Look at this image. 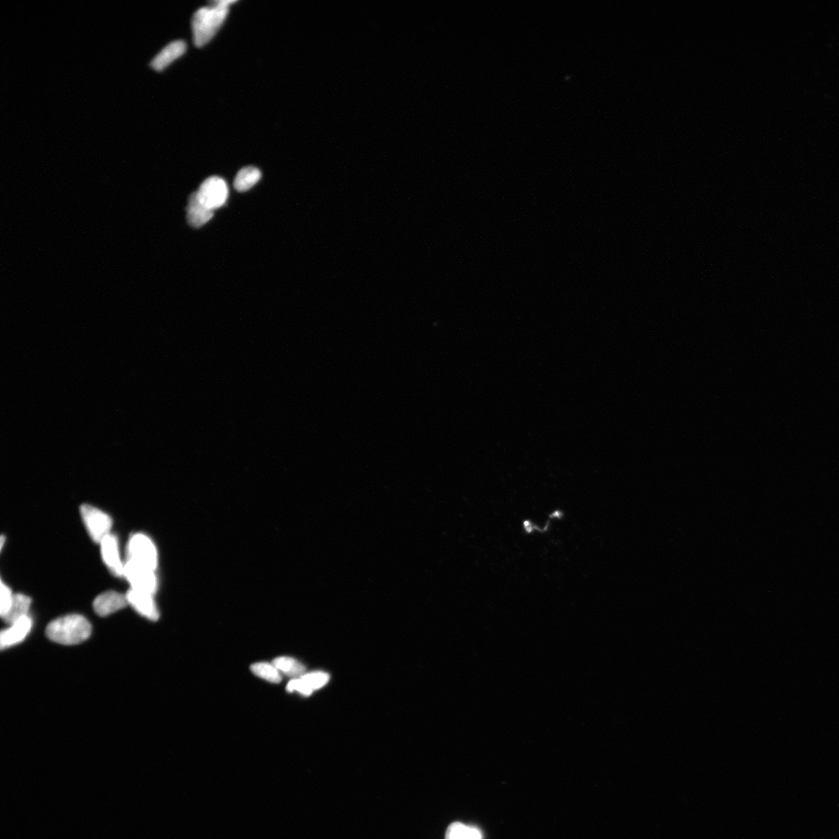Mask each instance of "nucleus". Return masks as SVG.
Returning <instances> with one entry per match:
<instances>
[{"label": "nucleus", "instance_id": "1", "mask_svg": "<svg viewBox=\"0 0 839 839\" xmlns=\"http://www.w3.org/2000/svg\"><path fill=\"white\" fill-rule=\"evenodd\" d=\"M235 0L216 1L215 6H205L196 11L192 19L194 42L202 47L215 36L229 14V5Z\"/></svg>", "mask_w": 839, "mask_h": 839}, {"label": "nucleus", "instance_id": "2", "mask_svg": "<svg viewBox=\"0 0 839 839\" xmlns=\"http://www.w3.org/2000/svg\"><path fill=\"white\" fill-rule=\"evenodd\" d=\"M92 627L83 615L70 614L51 621L46 628V636L51 641L64 645H79L90 637Z\"/></svg>", "mask_w": 839, "mask_h": 839}, {"label": "nucleus", "instance_id": "3", "mask_svg": "<svg viewBox=\"0 0 839 839\" xmlns=\"http://www.w3.org/2000/svg\"><path fill=\"white\" fill-rule=\"evenodd\" d=\"M127 560L156 570L158 555L153 541L144 533L132 535L127 545Z\"/></svg>", "mask_w": 839, "mask_h": 839}, {"label": "nucleus", "instance_id": "4", "mask_svg": "<svg viewBox=\"0 0 839 839\" xmlns=\"http://www.w3.org/2000/svg\"><path fill=\"white\" fill-rule=\"evenodd\" d=\"M84 523L92 540L97 543L111 534L112 520L109 515L89 505L80 507Z\"/></svg>", "mask_w": 839, "mask_h": 839}, {"label": "nucleus", "instance_id": "5", "mask_svg": "<svg viewBox=\"0 0 839 839\" xmlns=\"http://www.w3.org/2000/svg\"><path fill=\"white\" fill-rule=\"evenodd\" d=\"M124 577L134 590L154 595L157 590V577L155 570L126 561Z\"/></svg>", "mask_w": 839, "mask_h": 839}, {"label": "nucleus", "instance_id": "6", "mask_svg": "<svg viewBox=\"0 0 839 839\" xmlns=\"http://www.w3.org/2000/svg\"><path fill=\"white\" fill-rule=\"evenodd\" d=\"M201 202L209 209H219L226 203L229 190L222 178L213 176L205 180L197 192Z\"/></svg>", "mask_w": 839, "mask_h": 839}, {"label": "nucleus", "instance_id": "7", "mask_svg": "<svg viewBox=\"0 0 839 839\" xmlns=\"http://www.w3.org/2000/svg\"><path fill=\"white\" fill-rule=\"evenodd\" d=\"M100 544L103 560L110 572L116 577H124L126 564L123 563L120 557L117 537L110 534Z\"/></svg>", "mask_w": 839, "mask_h": 839}, {"label": "nucleus", "instance_id": "8", "mask_svg": "<svg viewBox=\"0 0 839 839\" xmlns=\"http://www.w3.org/2000/svg\"><path fill=\"white\" fill-rule=\"evenodd\" d=\"M128 603L142 617L152 621L159 619V612L154 595L131 588L126 593Z\"/></svg>", "mask_w": 839, "mask_h": 839}, {"label": "nucleus", "instance_id": "9", "mask_svg": "<svg viewBox=\"0 0 839 839\" xmlns=\"http://www.w3.org/2000/svg\"><path fill=\"white\" fill-rule=\"evenodd\" d=\"M126 595L114 591L106 592L98 595L94 602V610L100 617H108L124 608L128 605Z\"/></svg>", "mask_w": 839, "mask_h": 839}, {"label": "nucleus", "instance_id": "10", "mask_svg": "<svg viewBox=\"0 0 839 839\" xmlns=\"http://www.w3.org/2000/svg\"><path fill=\"white\" fill-rule=\"evenodd\" d=\"M32 620L26 617L10 625V627L1 632L0 635V646L2 649L14 646L22 642L32 628Z\"/></svg>", "mask_w": 839, "mask_h": 839}, {"label": "nucleus", "instance_id": "11", "mask_svg": "<svg viewBox=\"0 0 839 839\" xmlns=\"http://www.w3.org/2000/svg\"><path fill=\"white\" fill-rule=\"evenodd\" d=\"M212 217L213 210L205 207L197 192L193 193L187 205V217L189 224L194 228H199L207 224Z\"/></svg>", "mask_w": 839, "mask_h": 839}, {"label": "nucleus", "instance_id": "12", "mask_svg": "<svg viewBox=\"0 0 839 839\" xmlns=\"http://www.w3.org/2000/svg\"><path fill=\"white\" fill-rule=\"evenodd\" d=\"M186 49V43L184 41H174L168 44L152 59L150 66L157 71H162L173 61L184 55Z\"/></svg>", "mask_w": 839, "mask_h": 839}, {"label": "nucleus", "instance_id": "13", "mask_svg": "<svg viewBox=\"0 0 839 839\" xmlns=\"http://www.w3.org/2000/svg\"><path fill=\"white\" fill-rule=\"evenodd\" d=\"M31 605V597L24 594H15L10 610L3 617L9 625H12L21 619L29 617Z\"/></svg>", "mask_w": 839, "mask_h": 839}, {"label": "nucleus", "instance_id": "14", "mask_svg": "<svg viewBox=\"0 0 839 839\" xmlns=\"http://www.w3.org/2000/svg\"><path fill=\"white\" fill-rule=\"evenodd\" d=\"M260 169L254 167H247L241 169L234 180L235 189L239 192H245L261 180Z\"/></svg>", "mask_w": 839, "mask_h": 839}, {"label": "nucleus", "instance_id": "15", "mask_svg": "<svg viewBox=\"0 0 839 839\" xmlns=\"http://www.w3.org/2000/svg\"><path fill=\"white\" fill-rule=\"evenodd\" d=\"M273 665L279 669L280 672L289 677H302L304 675L306 667L296 659L289 657H280L273 660Z\"/></svg>", "mask_w": 839, "mask_h": 839}, {"label": "nucleus", "instance_id": "16", "mask_svg": "<svg viewBox=\"0 0 839 839\" xmlns=\"http://www.w3.org/2000/svg\"><path fill=\"white\" fill-rule=\"evenodd\" d=\"M445 839H483V835L476 828L455 823L448 828Z\"/></svg>", "mask_w": 839, "mask_h": 839}, {"label": "nucleus", "instance_id": "17", "mask_svg": "<svg viewBox=\"0 0 839 839\" xmlns=\"http://www.w3.org/2000/svg\"><path fill=\"white\" fill-rule=\"evenodd\" d=\"M252 671L257 676L272 683H279L282 680L281 672L273 664L256 663L252 666Z\"/></svg>", "mask_w": 839, "mask_h": 839}, {"label": "nucleus", "instance_id": "18", "mask_svg": "<svg viewBox=\"0 0 839 839\" xmlns=\"http://www.w3.org/2000/svg\"><path fill=\"white\" fill-rule=\"evenodd\" d=\"M329 677V675L324 672L309 673L301 677L312 691L322 688L328 682Z\"/></svg>", "mask_w": 839, "mask_h": 839}, {"label": "nucleus", "instance_id": "19", "mask_svg": "<svg viewBox=\"0 0 839 839\" xmlns=\"http://www.w3.org/2000/svg\"><path fill=\"white\" fill-rule=\"evenodd\" d=\"M0 615L3 618L4 615L10 610L11 605L14 601V594H13L11 589L1 582V590H0Z\"/></svg>", "mask_w": 839, "mask_h": 839}, {"label": "nucleus", "instance_id": "20", "mask_svg": "<svg viewBox=\"0 0 839 839\" xmlns=\"http://www.w3.org/2000/svg\"><path fill=\"white\" fill-rule=\"evenodd\" d=\"M287 690L290 692L297 691L305 695H309L312 692H314L309 688L306 682L302 680L301 677L289 682L287 685Z\"/></svg>", "mask_w": 839, "mask_h": 839}, {"label": "nucleus", "instance_id": "21", "mask_svg": "<svg viewBox=\"0 0 839 839\" xmlns=\"http://www.w3.org/2000/svg\"><path fill=\"white\" fill-rule=\"evenodd\" d=\"M4 542H5V537H4V535H2V537H1V549H3V547H4Z\"/></svg>", "mask_w": 839, "mask_h": 839}]
</instances>
